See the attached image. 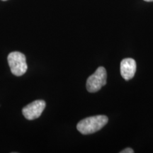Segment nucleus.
<instances>
[{"mask_svg":"<svg viewBox=\"0 0 153 153\" xmlns=\"http://www.w3.org/2000/svg\"><path fill=\"white\" fill-rule=\"evenodd\" d=\"M108 121V118L105 115L90 116L80 120L76 125V129L83 135H89L100 131Z\"/></svg>","mask_w":153,"mask_h":153,"instance_id":"1","label":"nucleus"},{"mask_svg":"<svg viewBox=\"0 0 153 153\" xmlns=\"http://www.w3.org/2000/svg\"><path fill=\"white\" fill-rule=\"evenodd\" d=\"M7 60L11 72L14 75L20 76L27 71L28 65L26 56L20 52H11L9 54Z\"/></svg>","mask_w":153,"mask_h":153,"instance_id":"2","label":"nucleus"},{"mask_svg":"<svg viewBox=\"0 0 153 153\" xmlns=\"http://www.w3.org/2000/svg\"><path fill=\"white\" fill-rule=\"evenodd\" d=\"M107 73L104 67H99L94 73L88 77L86 84L87 91L90 93H95L100 90L106 84Z\"/></svg>","mask_w":153,"mask_h":153,"instance_id":"3","label":"nucleus"},{"mask_svg":"<svg viewBox=\"0 0 153 153\" xmlns=\"http://www.w3.org/2000/svg\"><path fill=\"white\" fill-rule=\"evenodd\" d=\"M45 108V101L36 100L23 108L22 113L26 119L31 120L39 118Z\"/></svg>","mask_w":153,"mask_h":153,"instance_id":"4","label":"nucleus"},{"mask_svg":"<svg viewBox=\"0 0 153 153\" xmlns=\"http://www.w3.org/2000/svg\"><path fill=\"white\" fill-rule=\"evenodd\" d=\"M136 69V62L133 58H125L120 62V74L126 81L133 79Z\"/></svg>","mask_w":153,"mask_h":153,"instance_id":"5","label":"nucleus"},{"mask_svg":"<svg viewBox=\"0 0 153 153\" xmlns=\"http://www.w3.org/2000/svg\"><path fill=\"white\" fill-rule=\"evenodd\" d=\"M120 153H133L134 151L133 149L131 148H125L122 151H120Z\"/></svg>","mask_w":153,"mask_h":153,"instance_id":"6","label":"nucleus"},{"mask_svg":"<svg viewBox=\"0 0 153 153\" xmlns=\"http://www.w3.org/2000/svg\"><path fill=\"white\" fill-rule=\"evenodd\" d=\"M145 1H148V2H151V1H153V0H144Z\"/></svg>","mask_w":153,"mask_h":153,"instance_id":"7","label":"nucleus"},{"mask_svg":"<svg viewBox=\"0 0 153 153\" xmlns=\"http://www.w3.org/2000/svg\"><path fill=\"white\" fill-rule=\"evenodd\" d=\"M1 1H7V0H1Z\"/></svg>","mask_w":153,"mask_h":153,"instance_id":"8","label":"nucleus"}]
</instances>
